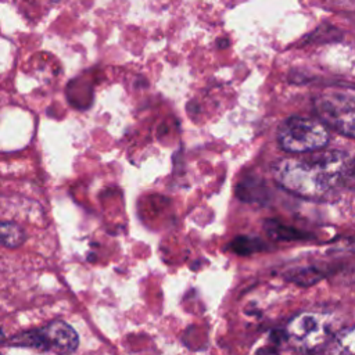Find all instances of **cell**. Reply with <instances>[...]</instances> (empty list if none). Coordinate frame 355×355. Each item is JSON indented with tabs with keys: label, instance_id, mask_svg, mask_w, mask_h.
<instances>
[{
	"label": "cell",
	"instance_id": "obj_1",
	"mask_svg": "<svg viewBox=\"0 0 355 355\" xmlns=\"http://www.w3.org/2000/svg\"><path fill=\"white\" fill-rule=\"evenodd\" d=\"M273 176L298 197L327 200L341 191H355V157L337 150L288 157L275 165Z\"/></svg>",
	"mask_w": 355,
	"mask_h": 355
},
{
	"label": "cell",
	"instance_id": "obj_2",
	"mask_svg": "<svg viewBox=\"0 0 355 355\" xmlns=\"http://www.w3.org/2000/svg\"><path fill=\"white\" fill-rule=\"evenodd\" d=\"M327 126L320 119L309 116H290L277 130L280 148L290 154H305L323 148L329 143Z\"/></svg>",
	"mask_w": 355,
	"mask_h": 355
},
{
	"label": "cell",
	"instance_id": "obj_3",
	"mask_svg": "<svg viewBox=\"0 0 355 355\" xmlns=\"http://www.w3.org/2000/svg\"><path fill=\"white\" fill-rule=\"evenodd\" d=\"M313 108L327 128L355 137V90L327 89L316 94Z\"/></svg>",
	"mask_w": 355,
	"mask_h": 355
},
{
	"label": "cell",
	"instance_id": "obj_4",
	"mask_svg": "<svg viewBox=\"0 0 355 355\" xmlns=\"http://www.w3.org/2000/svg\"><path fill=\"white\" fill-rule=\"evenodd\" d=\"M12 343L14 345L29 347L44 352L69 354L76 349L79 338L76 331L68 323L55 320L14 337Z\"/></svg>",
	"mask_w": 355,
	"mask_h": 355
},
{
	"label": "cell",
	"instance_id": "obj_5",
	"mask_svg": "<svg viewBox=\"0 0 355 355\" xmlns=\"http://www.w3.org/2000/svg\"><path fill=\"white\" fill-rule=\"evenodd\" d=\"M286 337L300 351H316L326 345L330 337L329 318L319 312L297 313L287 323Z\"/></svg>",
	"mask_w": 355,
	"mask_h": 355
},
{
	"label": "cell",
	"instance_id": "obj_6",
	"mask_svg": "<svg viewBox=\"0 0 355 355\" xmlns=\"http://www.w3.org/2000/svg\"><path fill=\"white\" fill-rule=\"evenodd\" d=\"M329 352L355 354V327H348L337 333L329 343Z\"/></svg>",
	"mask_w": 355,
	"mask_h": 355
},
{
	"label": "cell",
	"instance_id": "obj_7",
	"mask_svg": "<svg viewBox=\"0 0 355 355\" xmlns=\"http://www.w3.org/2000/svg\"><path fill=\"white\" fill-rule=\"evenodd\" d=\"M1 244L8 248H15L25 241V232L15 223L4 220L0 227Z\"/></svg>",
	"mask_w": 355,
	"mask_h": 355
},
{
	"label": "cell",
	"instance_id": "obj_8",
	"mask_svg": "<svg viewBox=\"0 0 355 355\" xmlns=\"http://www.w3.org/2000/svg\"><path fill=\"white\" fill-rule=\"evenodd\" d=\"M265 230L276 240H298L304 237L301 232L275 220H268V223H265Z\"/></svg>",
	"mask_w": 355,
	"mask_h": 355
},
{
	"label": "cell",
	"instance_id": "obj_9",
	"mask_svg": "<svg viewBox=\"0 0 355 355\" xmlns=\"http://www.w3.org/2000/svg\"><path fill=\"white\" fill-rule=\"evenodd\" d=\"M232 248L239 254H251L262 248V243L254 237H240L232 243Z\"/></svg>",
	"mask_w": 355,
	"mask_h": 355
}]
</instances>
